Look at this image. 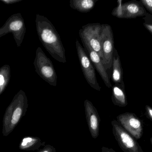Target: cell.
<instances>
[{
  "mask_svg": "<svg viewBox=\"0 0 152 152\" xmlns=\"http://www.w3.org/2000/svg\"><path fill=\"white\" fill-rule=\"evenodd\" d=\"M35 22L39 40L46 51L57 61L66 62V51L53 24L47 18L38 14L36 15Z\"/></svg>",
  "mask_w": 152,
  "mask_h": 152,
  "instance_id": "cell-1",
  "label": "cell"
},
{
  "mask_svg": "<svg viewBox=\"0 0 152 152\" xmlns=\"http://www.w3.org/2000/svg\"><path fill=\"white\" fill-rule=\"evenodd\" d=\"M83 44L85 51L87 53V54L88 55L89 59L91 61L94 68L96 69L103 80L106 86L108 88L112 87V84L109 78V75L107 72V70L105 69L103 64L101 57L89 46L84 43H83Z\"/></svg>",
  "mask_w": 152,
  "mask_h": 152,
  "instance_id": "cell-11",
  "label": "cell"
},
{
  "mask_svg": "<svg viewBox=\"0 0 152 152\" xmlns=\"http://www.w3.org/2000/svg\"><path fill=\"white\" fill-rule=\"evenodd\" d=\"M37 152H56V149L50 145H45L44 147L38 151Z\"/></svg>",
  "mask_w": 152,
  "mask_h": 152,
  "instance_id": "cell-21",
  "label": "cell"
},
{
  "mask_svg": "<svg viewBox=\"0 0 152 152\" xmlns=\"http://www.w3.org/2000/svg\"><path fill=\"white\" fill-rule=\"evenodd\" d=\"M76 46L80 67L87 82L95 90L101 91L102 88L97 82L94 68L78 40L76 41Z\"/></svg>",
  "mask_w": 152,
  "mask_h": 152,
  "instance_id": "cell-7",
  "label": "cell"
},
{
  "mask_svg": "<svg viewBox=\"0 0 152 152\" xmlns=\"http://www.w3.org/2000/svg\"><path fill=\"white\" fill-rule=\"evenodd\" d=\"M145 9L152 15V0H140Z\"/></svg>",
  "mask_w": 152,
  "mask_h": 152,
  "instance_id": "cell-20",
  "label": "cell"
},
{
  "mask_svg": "<svg viewBox=\"0 0 152 152\" xmlns=\"http://www.w3.org/2000/svg\"><path fill=\"white\" fill-rule=\"evenodd\" d=\"M122 2L121 0L118 1V5L114 8L112 12V15L118 18H123V11L122 9Z\"/></svg>",
  "mask_w": 152,
  "mask_h": 152,
  "instance_id": "cell-19",
  "label": "cell"
},
{
  "mask_svg": "<svg viewBox=\"0 0 152 152\" xmlns=\"http://www.w3.org/2000/svg\"><path fill=\"white\" fill-rule=\"evenodd\" d=\"M121 126L134 138L138 140L142 136L143 128L140 119L134 113L126 112L117 117Z\"/></svg>",
  "mask_w": 152,
  "mask_h": 152,
  "instance_id": "cell-9",
  "label": "cell"
},
{
  "mask_svg": "<svg viewBox=\"0 0 152 152\" xmlns=\"http://www.w3.org/2000/svg\"><path fill=\"white\" fill-rule=\"evenodd\" d=\"M112 79L115 84H121L123 81V72L120 57L116 49L113 51Z\"/></svg>",
  "mask_w": 152,
  "mask_h": 152,
  "instance_id": "cell-14",
  "label": "cell"
},
{
  "mask_svg": "<svg viewBox=\"0 0 152 152\" xmlns=\"http://www.w3.org/2000/svg\"><path fill=\"white\" fill-rule=\"evenodd\" d=\"M102 152H116L112 149L106 147H102Z\"/></svg>",
  "mask_w": 152,
  "mask_h": 152,
  "instance_id": "cell-24",
  "label": "cell"
},
{
  "mask_svg": "<svg viewBox=\"0 0 152 152\" xmlns=\"http://www.w3.org/2000/svg\"><path fill=\"white\" fill-rule=\"evenodd\" d=\"M102 24L90 23L82 26L79 31V34L82 43L89 46L102 60Z\"/></svg>",
  "mask_w": 152,
  "mask_h": 152,
  "instance_id": "cell-4",
  "label": "cell"
},
{
  "mask_svg": "<svg viewBox=\"0 0 152 152\" xmlns=\"http://www.w3.org/2000/svg\"><path fill=\"white\" fill-rule=\"evenodd\" d=\"M97 0H71L69 5L72 9L81 12H88L93 10Z\"/></svg>",
  "mask_w": 152,
  "mask_h": 152,
  "instance_id": "cell-16",
  "label": "cell"
},
{
  "mask_svg": "<svg viewBox=\"0 0 152 152\" xmlns=\"http://www.w3.org/2000/svg\"><path fill=\"white\" fill-rule=\"evenodd\" d=\"M143 26L152 35V15L147 12L145 16L143 17Z\"/></svg>",
  "mask_w": 152,
  "mask_h": 152,
  "instance_id": "cell-18",
  "label": "cell"
},
{
  "mask_svg": "<svg viewBox=\"0 0 152 152\" xmlns=\"http://www.w3.org/2000/svg\"><path fill=\"white\" fill-rule=\"evenodd\" d=\"M122 18H135L137 17H144L147 13L140 1L136 0L122 3Z\"/></svg>",
  "mask_w": 152,
  "mask_h": 152,
  "instance_id": "cell-12",
  "label": "cell"
},
{
  "mask_svg": "<svg viewBox=\"0 0 152 152\" xmlns=\"http://www.w3.org/2000/svg\"><path fill=\"white\" fill-rule=\"evenodd\" d=\"M45 142H42V140L39 137H26L20 141L19 148L22 151H36L39 150L42 146H45Z\"/></svg>",
  "mask_w": 152,
  "mask_h": 152,
  "instance_id": "cell-15",
  "label": "cell"
},
{
  "mask_svg": "<svg viewBox=\"0 0 152 152\" xmlns=\"http://www.w3.org/2000/svg\"><path fill=\"white\" fill-rule=\"evenodd\" d=\"M151 142L152 144V138H151Z\"/></svg>",
  "mask_w": 152,
  "mask_h": 152,
  "instance_id": "cell-25",
  "label": "cell"
},
{
  "mask_svg": "<svg viewBox=\"0 0 152 152\" xmlns=\"http://www.w3.org/2000/svg\"><path fill=\"white\" fill-rule=\"evenodd\" d=\"M22 0H0V1L6 4H13L21 1Z\"/></svg>",
  "mask_w": 152,
  "mask_h": 152,
  "instance_id": "cell-22",
  "label": "cell"
},
{
  "mask_svg": "<svg viewBox=\"0 0 152 152\" xmlns=\"http://www.w3.org/2000/svg\"><path fill=\"white\" fill-rule=\"evenodd\" d=\"M34 64L36 72L40 77L51 86H57L58 76L52 62L40 47L37 49Z\"/></svg>",
  "mask_w": 152,
  "mask_h": 152,
  "instance_id": "cell-3",
  "label": "cell"
},
{
  "mask_svg": "<svg viewBox=\"0 0 152 152\" xmlns=\"http://www.w3.org/2000/svg\"><path fill=\"white\" fill-rule=\"evenodd\" d=\"M10 67L5 64L0 68V95L4 92L11 78Z\"/></svg>",
  "mask_w": 152,
  "mask_h": 152,
  "instance_id": "cell-17",
  "label": "cell"
},
{
  "mask_svg": "<svg viewBox=\"0 0 152 152\" xmlns=\"http://www.w3.org/2000/svg\"><path fill=\"white\" fill-rule=\"evenodd\" d=\"M28 101L26 93L20 90L13 97L5 112L3 119L2 134L7 137L12 132L26 115Z\"/></svg>",
  "mask_w": 152,
  "mask_h": 152,
  "instance_id": "cell-2",
  "label": "cell"
},
{
  "mask_svg": "<svg viewBox=\"0 0 152 152\" xmlns=\"http://www.w3.org/2000/svg\"><path fill=\"white\" fill-rule=\"evenodd\" d=\"M112 101L113 104L119 107H124L127 105L125 90V84H115L112 87Z\"/></svg>",
  "mask_w": 152,
  "mask_h": 152,
  "instance_id": "cell-13",
  "label": "cell"
},
{
  "mask_svg": "<svg viewBox=\"0 0 152 152\" xmlns=\"http://www.w3.org/2000/svg\"><path fill=\"white\" fill-rule=\"evenodd\" d=\"M26 32L25 21L21 13H15L9 17L3 26L0 28V38L9 33H12L17 46L20 47Z\"/></svg>",
  "mask_w": 152,
  "mask_h": 152,
  "instance_id": "cell-5",
  "label": "cell"
},
{
  "mask_svg": "<svg viewBox=\"0 0 152 152\" xmlns=\"http://www.w3.org/2000/svg\"><path fill=\"white\" fill-rule=\"evenodd\" d=\"M146 113L152 120V108L149 106H146Z\"/></svg>",
  "mask_w": 152,
  "mask_h": 152,
  "instance_id": "cell-23",
  "label": "cell"
},
{
  "mask_svg": "<svg viewBox=\"0 0 152 152\" xmlns=\"http://www.w3.org/2000/svg\"><path fill=\"white\" fill-rule=\"evenodd\" d=\"M85 114L91 137L96 139L99 136L101 119L96 108L88 100L84 101Z\"/></svg>",
  "mask_w": 152,
  "mask_h": 152,
  "instance_id": "cell-10",
  "label": "cell"
},
{
  "mask_svg": "<svg viewBox=\"0 0 152 152\" xmlns=\"http://www.w3.org/2000/svg\"><path fill=\"white\" fill-rule=\"evenodd\" d=\"M102 50L103 58L102 61L106 70L112 68L114 49L113 32L108 24H102Z\"/></svg>",
  "mask_w": 152,
  "mask_h": 152,
  "instance_id": "cell-8",
  "label": "cell"
},
{
  "mask_svg": "<svg viewBox=\"0 0 152 152\" xmlns=\"http://www.w3.org/2000/svg\"><path fill=\"white\" fill-rule=\"evenodd\" d=\"M112 131L121 149L124 152H143L139 144L116 120L111 121Z\"/></svg>",
  "mask_w": 152,
  "mask_h": 152,
  "instance_id": "cell-6",
  "label": "cell"
}]
</instances>
